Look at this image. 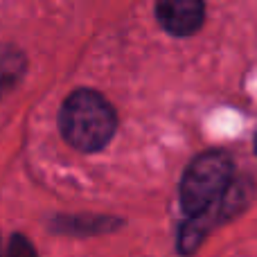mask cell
<instances>
[{"label": "cell", "mask_w": 257, "mask_h": 257, "mask_svg": "<svg viewBox=\"0 0 257 257\" xmlns=\"http://www.w3.org/2000/svg\"><path fill=\"white\" fill-rule=\"evenodd\" d=\"M59 128L70 147L79 151H99L111 142L117 128L115 108L104 95L81 88L68 95L59 113Z\"/></svg>", "instance_id": "cell-1"}, {"label": "cell", "mask_w": 257, "mask_h": 257, "mask_svg": "<svg viewBox=\"0 0 257 257\" xmlns=\"http://www.w3.org/2000/svg\"><path fill=\"white\" fill-rule=\"evenodd\" d=\"M232 183V160L223 151H205L185 169L181 183V205L190 217L208 212L221 201Z\"/></svg>", "instance_id": "cell-2"}, {"label": "cell", "mask_w": 257, "mask_h": 257, "mask_svg": "<svg viewBox=\"0 0 257 257\" xmlns=\"http://www.w3.org/2000/svg\"><path fill=\"white\" fill-rule=\"evenodd\" d=\"M156 18L172 36H192L205 18L203 0H158Z\"/></svg>", "instance_id": "cell-3"}, {"label": "cell", "mask_w": 257, "mask_h": 257, "mask_svg": "<svg viewBox=\"0 0 257 257\" xmlns=\"http://www.w3.org/2000/svg\"><path fill=\"white\" fill-rule=\"evenodd\" d=\"M25 54L14 45H0V95L12 90L25 72Z\"/></svg>", "instance_id": "cell-4"}, {"label": "cell", "mask_w": 257, "mask_h": 257, "mask_svg": "<svg viewBox=\"0 0 257 257\" xmlns=\"http://www.w3.org/2000/svg\"><path fill=\"white\" fill-rule=\"evenodd\" d=\"M5 257H36V248L25 235H14L9 239Z\"/></svg>", "instance_id": "cell-5"}, {"label": "cell", "mask_w": 257, "mask_h": 257, "mask_svg": "<svg viewBox=\"0 0 257 257\" xmlns=\"http://www.w3.org/2000/svg\"><path fill=\"white\" fill-rule=\"evenodd\" d=\"M0 257H5V255H3V241H0Z\"/></svg>", "instance_id": "cell-6"}]
</instances>
